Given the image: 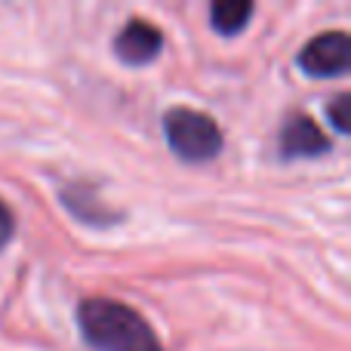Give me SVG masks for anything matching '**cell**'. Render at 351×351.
I'll use <instances>...</instances> for the list:
<instances>
[{"label": "cell", "instance_id": "5b68a950", "mask_svg": "<svg viewBox=\"0 0 351 351\" xmlns=\"http://www.w3.org/2000/svg\"><path fill=\"white\" fill-rule=\"evenodd\" d=\"M164 53V31L148 19H130L114 37V56L130 68H145Z\"/></svg>", "mask_w": 351, "mask_h": 351}, {"label": "cell", "instance_id": "6da1fadb", "mask_svg": "<svg viewBox=\"0 0 351 351\" xmlns=\"http://www.w3.org/2000/svg\"><path fill=\"white\" fill-rule=\"evenodd\" d=\"M77 330L93 351H164L142 311L108 296H90L77 305Z\"/></svg>", "mask_w": 351, "mask_h": 351}, {"label": "cell", "instance_id": "ba28073f", "mask_svg": "<svg viewBox=\"0 0 351 351\" xmlns=\"http://www.w3.org/2000/svg\"><path fill=\"white\" fill-rule=\"evenodd\" d=\"M327 121L333 123V130L339 136H346L351 130V96L348 93H339V96L327 105Z\"/></svg>", "mask_w": 351, "mask_h": 351}, {"label": "cell", "instance_id": "7a4b0ae2", "mask_svg": "<svg viewBox=\"0 0 351 351\" xmlns=\"http://www.w3.org/2000/svg\"><path fill=\"white\" fill-rule=\"evenodd\" d=\"M160 123H164V136L170 152L179 160H185V164H206V160L219 158L225 148L222 127L206 111L173 105Z\"/></svg>", "mask_w": 351, "mask_h": 351}, {"label": "cell", "instance_id": "8992f818", "mask_svg": "<svg viewBox=\"0 0 351 351\" xmlns=\"http://www.w3.org/2000/svg\"><path fill=\"white\" fill-rule=\"evenodd\" d=\"M59 200L77 222L93 225V228H108V225H117L123 219V213L111 210V206L99 197L96 185H90V182H71V185H62Z\"/></svg>", "mask_w": 351, "mask_h": 351}, {"label": "cell", "instance_id": "277c9868", "mask_svg": "<svg viewBox=\"0 0 351 351\" xmlns=\"http://www.w3.org/2000/svg\"><path fill=\"white\" fill-rule=\"evenodd\" d=\"M333 152L330 136L321 130V123L308 114H290L287 123L280 127V139H278V154L280 160H311V158H324Z\"/></svg>", "mask_w": 351, "mask_h": 351}, {"label": "cell", "instance_id": "52a82bcc", "mask_svg": "<svg viewBox=\"0 0 351 351\" xmlns=\"http://www.w3.org/2000/svg\"><path fill=\"white\" fill-rule=\"evenodd\" d=\"M253 19V3L250 0H216L210 6V25L216 34L222 37H234Z\"/></svg>", "mask_w": 351, "mask_h": 351}, {"label": "cell", "instance_id": "3957f363", "mask_svg": "<svg viewBox=\"0 0 351 351\" xmlns=\"http://www.w3.org/2000/svg\"><path fill=\"white\" fill-rule=\"evenodd\" d=\"M296 65L311 77H342L351 68V37L346 31H324L311 37L299 49Z\"/></svg>", "mask_w": 351, "mask_h": 351}, {"label": "cell", "instance_id": "9c48e42d", "mask_svg": "<svg viewBox=\"0 0 351 351\" xmlns=\"http://www.w3.org/2000/svg\"><path fill=\"white\" fill-rule=\"evenodd\" d=\"M12 237H16V213H12V206L6 204L3 197H0V250L10 247Z\"/></svg>", "mask_w": 351, "mask_h": 351}]
</instances>
